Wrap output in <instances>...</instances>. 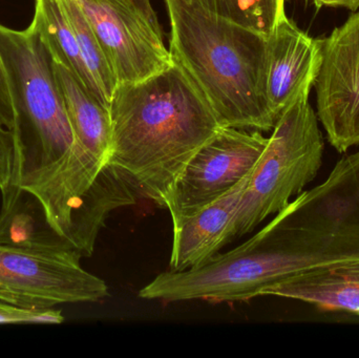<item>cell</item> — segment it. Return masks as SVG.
I'll return each instance as SVG.
<instances>
[{
    "mask_svg": "<svg viewBox=\"0 0 359 358\" xmlns=\"http://www.w3.org/2000/svg\"><path fill=\"white\" fill-rule=\"evenodd\" d=\"M73 27L86 69L94 81L100 102L109 109L111 96L117 86L115 73L102 46L76 0H60Z\"/></svg>",
    "mask_w": 359,
    "mask_h": 358,
    "instance_id": "cell-14",
    "label": "cell"
},
{
    "mask_svg": "<svg viewBox=\"0 0 359 358\" xmlns=\"http://www.w3.org/2000/svg\"><path fill=\"white\" fill-rule=\"evenodd\" d=\"M322 64V44L288 17L266 39L264 85L270 113L278 121L297 99L310 96Z\"/></svg>",
    "mask_w": 359,
    "mask_h": 358,
    "instance_id": "cell-9",
    "label": "cell"
},
{
    "mask_svg": "<svg viewBox=\"0 0 359 358\" xmlns=\"http://www.w3.org/2000/svg\"><path fill=\"white\" fill-rule=\"evenodd\" d=\"M32 22L39 31L53 60L65 65L100 101L60 0H36L35 16Z\"/></svg>",
    "mask_w": 359,
    "mask_h": 358,
    "instance_id": "cell-13",
    "label": "cell"
},
{
    "mask_svg": "<svg viewBox=\"0 0 359 358\" xmlns=\"http://www.w3.org/2000/svg\"><path fill=\"white\" fill-rule=\"evenodd\" d=\"M320 44L316 113L331 146L345 153L359 146V10Z\"/></svg>",
    "mask_w": 359,
    "mask_h": 358,
    "instance_id": "cell-8",
    "label": "cell"
},
{
    "mask_svg": "<svg viewBox=\"0 0 359 358\" xmlns=\"http://www.w3.org/2000/svg\"><path fill=\"white\" fill-rule=\"evenodd\" d=\"M75 249L37 250L0 243V302L44 311L63 304L96 303L107 283L81 266Z\"/></svg>",
    "mask_w": 359,
    "mask_h": 358,
    "instance_id": "cell-5",
    "label": "cell"
},
{
    "mask_svg": "<svg viewBox=\"0 0 359 358\" xmlns=\"http://www.w3.org/2000/svg\"><path fill=\"white\" fill-rule=\"evenodd\" d=\"M55 78L78 144L98 172L109 165L111 153V121L105 107L77 78L53 60Z\"/></svg>",
    "mask_w": 359,
    "mask_h": 358,
    "instance_id": "cell-11",
    "label": "cell"
},
{
    "mask_svg": "<svg viewBox=\"0 0 359 358\" xmlns=\"http://www.w3.org/2000/svg\"><path fill=\"white\" fill-rule=\"evenodd\" d=\"M92 25L118 83L138 82L174 63L160 25L128 0H76Z\"/></svg>",
    "mask_w": 359,
    "mask_h": 358,
    "instance_id": "cell-7",
    "label": "cell"
},
{
    "mask_svg": "<svg viewBox=\"0 0 359 358\" xmlns=\"http://www.w3.org/2000/svg\"><path fill=\"white\" fill-rule=\"evenodd\" d=\"M314 6L318 8H323V6L345 8L352 12H355L359 10V0H318Z\"/></svg>",
    "mask_w": 359,
    "mask_h": 358,
    "instance_id": "cell-19",
    "label": "cell"
},
{
    "mask_svg": "<svg viewBox=\"0 0 359 358\" xmlns=\"http://www.w3.org/2000/svg\"><path fill=\"white\" fill-rule=\"evenodd\" d=\"M251 176L221 199L172 224L170 271L181 273L202 266L234 239V216Z\"/></svg>",
    "mask_w": 359,
    "mask_h": 358,
    "instance_id": "cell-10",
    "label": "cell"
},
{
    "mask_svg": "<svg viewBox=\"0 0 359 358\" xmlns=\"http://www.w3.org/2000/svg\"><path fill=\"white\" fill-rule=\"evenodd\" d=\"M262 296L302 301L323 310L347 311L359 315V266L293 275L270 286Z\"/></svg>",
    "mask_w": 359,
    "mask_h": 358,
    "instance_id": "cell-12",
    "label": "cell"
},
{
    "mask_svg": "<svg viewBox=\"0 0 359 358\" xmlns=\"http://www.w3.org/2000/svg\"><path fill=\"white\" fill-rule=\"evenodd\" d=\"M0 57L15 111L8 185L36 198L48 226L60 231L101 172L78 144L36 25L16 31L0 25Z\"/></svg>",
    "mask_w": 359,
    "mask_h": 358,
    "instance_id": "cell-1",
    "label": "cell"
},
{
    "mask_svg": "<svg viewBox=\"0 0 359 358\" xmlns=\"http://www.w3.org/2000/svg\"><path fill=\"white\" fill-rule=\"evenodd\" d=\"M207 10L266 37L287 17L286 0H198Z\"/></svg>",
    "mask_w": 359,
    "mask_h": 358,
    "instance_id": "cell-15",
    "label": "cell"
},
{
    "mask_svg": "<svg viewBox=\"0 0 359 358\" xmlns=\"http://www.w3.org/2000/svg\"><path fill=\"white\" fill-rule=\"evenodd\" d=\"M65 322L62 312L57 309L44 311L23 310L0 302V325L4 324H50Z\"/></svg>",
    "mask_w": 359,
    "mask_h": 358,
    "instance_id": "cell-16",
    "label": "cell"
},
{
    "mask_svg": "<svg viewBox=\"0 0 359 358\" xmlns=\"http://www.w3.org/2000/svg\"><path fill=\"white\" fill-rule=\"evenodd\" d=\"M109 113V165L162 208L188 162L223 128L175 61L142 81L118 83Z\"/></svg>",
    "mask_w": 359,
    "mask_h": 358,
    "instance_id": "cell-2",
    "label": "cell"
},
{
    "mask_svg": "<svg viewBox=\"0 0 359 358\" xmlns=\"http://www.w3.org/2000/svg\"><path fill=\"white\" fill-rule=\"evenodd\" d=\"M325 141L309 96L301 97L278 118L233 219V237L252 233L287 207L314 180Z\"/></svg>",
    "mask_w": 359,
    "mask_h": 358,
    "instance_id": "cell-4",
    "label": "cell"
},
{
    "mask_svg": "<svg viewBox=\"0 0 359 358\" xmlns=\"http://www.w3.org/2000/svg\"><path fill=\"white\" fill-rule=\"evenodd\" d=\"M0 126L12 132L15 126V111L11 97L8 77L0 57Z\"/></svg>",
    "mask_w": 359,
    "mask_h": 358,
    "instance_id": "cell-17",
    "label": "cell"
},
{
    "mask_svg": "<svg viewBox=\"0 0 359 358\" xmlns=\"http://www.w3.org/2000/svg\"><path fill=\"white\" fill-rule=\"evenodd\" d=\"M312 4H316L318 2V0H311Z\"/></svg>",
    "mask_w": 359,
    "mask_h": 358,
    "instance_id": "cell-21",
    "label": "cell"
},
{
    "mask_svg": "<svg viewBox=\"0 0 359 358\" xmlns=\"http://www.w3.org/2000/svg\"><path fill=\"white\" fill-rule=\"evenodd\" d=\"M172 60L208 101L222 126L272 132L265 97L266 37L207 10L198 0H165Z\"/></svg>",
    "mask_w": 359,
    "mask_h": 358,
    "instance_id": "cell-3",
    "label": "cell"
},
{
    "mask_svg": "<svg viewBox=\"0 0 359 358\" xmlns=\"http://www.w3.org/2000/svg\"><path fill=\"white\" fill-rule=\"evenodd\" d=\"M128 1L132 2L137 8H140L154 23L160 25L157 15H156L155 10H154L153 6H151V0H128Z\"/></svg>",
    "mask_w": 359,
    "mask_h": 358,
    "instance_id": "cell-20",
    "label": "cell"
},
{
    "mask_svg": "<svg viewBox=\"0 0 359 358\" xmlns=\"http://www.w3.org/2000/svg\"><path fill=\"white\" fill-rule=\"evenodd\" d=\"M12 161V132L0 126V191H4L10 183Z\"/></svg>",
    "mask_w": 359,
    "mask_h": 358,
    "instance_id": "cell-18",
    "label": "cell"
},
{
    "mask_svg": "<svg viewBox=\"0 0 359 358\" xmlns=\"http://www.w3.org/2000/svg\"><path fill=\"white\" fill-rule=\"evenodd\" d=\"M269 138L223 126L188 162L166 203L172 224L227 195L255 172Z\"/></svg>",
    "mask_w": 359,
    "mask_h": 358,
    "instance_id": "cell-6",
    "label": "cell"
}]
</instances>
